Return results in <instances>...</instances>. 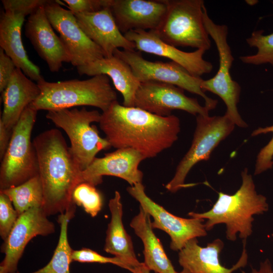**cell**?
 I'll list each match as a JSON object with an SVG mask.
<instances>
[{"label":"cell","instance_id":"cell-1","mask_svg":"<svg viewBox=\"0 0 273 273\" xmlns=\"http://www.w3.org/2000/svg\"><path fill=\"white\" fill-rule=\"evenodd\" d=\"M99 123L111 147L133 149L146 159L171 147L180 130L179 119L174 115L161 117L117 101L101 113Z\"/></svg>","mask_w":273,"mask_h":273},{"label":"cell","instance_id":"cell-2","mask_svg":"<svg viewBox=\"0 0 273 273\" xmlns=\"http://www.w3.org/2000/svg\"><path fill=\"white\" fill-rule=\"evenodd\" d=\"M32 142L43 190L41 208L48 216L75 209L72 195L81 183L82 170L62 133L52 128L42 132Z\"/></svg>","mask_w":273,"mask_h":273},{"label":"cell","instance_id":"cell-3","mask_svg":"<svg viewBox=\"0 0 273 273\" xmlns=\"http://www.w3.org/2000/svg\"><path fill=\"white\" fill-rule=\"evenodd\" d=\"M242 184L233 195L219 192L217 200L212 207L203 213L190 212L188 216L207 219L204 223L207 231L216 224L225 225V236L231 241L240 238L246 240L252 234L253 216L263 214L268 210V204L264 196L257 193L251 174L247 168L241 172Z\"/></svg>","mask_w":273,"mask_h":273},{"label":"cell","instance_id":"cell-4","mask_svg":"<svg viewBox=\"0 0 273 273\" xmlns=\"http://www.w3.org/2000/svg\"><path fill=\"white\" fill-rule=\"evenodd\" d=\"M36 83L40 93L31 104L37 111L89 106L99 108L103 112L117 101L109 77L104 74L85 80L58 82H49L42 78Z\"/></svg>","mask_w":273,"mask_h":273},{"label":"cell","instance_id":"cell-5","mask_svg":"<svg viewBox=\"0 0 273 273\" xmlns=\"http://www.w3.org/2000/svg\"><path fill=\"white\" fill-rule=\"evenodd\" d=\"M37 111L30 104L13 128L8 148L1 160L0 190L19 186L39 174L37 155L31 141Z\"/></svg>","mask_w":273,"mask_h":273},{"label":"cell","instance_id":"cell-6","mask_svg":"<svg viewBox=\"0 0 273 273\" xmlns=\"http://www.w3.org/2000/svg\"><path fill=\"white\" fill-rule=\"evenodd\" d=\"M101 116L97 110L74 108L48 111L46 117L64 130L70 142V149L82 171L86 169L102 150L111 146L102 138L93 122H99Z\"/></svg>","mask_w":273,"mask_h":273},{"label":"cell","instance_id":"cell-7","mask_svg":"<svg viewBox=\"0 0 273 273\" xmlns=\"http://www.w3.org/2000/svg\"><path fill=\"white\" fill-rule=\"evenodd\" d=\"M165 16L154 30L166 43L176 47H191L205 51L211 47L203 19V0H164Z\"/></svg>","mask_w":273,"mask_h":273},{"label":"cell","instance_id":"cell-8","mask_svg":"<svg viewBox=\"0 0 273 273\" xmlns=\"http://www.w3.org/2000/svg\"><path fill=\"white\" fill-rule=\"evenodd\" d=\"M205 29L216 44L219 55V68L215 75L207 80H203L201 87L204 92H211L218 96L226 107L225 115L234 124L246 128L247 123L241 118L237 104L239 101L241 87L233 79L230 74L234 58L228 42V27L215 24L209 17L204 6L203 14Z\"/></svg>","mask_w":273,"mask_h":273},{"label":"cell","instance_id":"cell-9","mask_svg":"<svg viewBox=\"0 0 273 273\" xmlns=\"http://www.w3.org/2000/svg\"><path fill=\"white\" fill-rule=\"evenodd\" d=\"M235 126L225 115L196 116V127L192 145L165 188L174 193L185 188L186 178L192 167L200 161L208 160L212 152L232 133Z\"/></svg>","mask_w":273,"mask_h":273},{"label":"cell","instance_id":"cell-10","mask_svg":"<svg viewBox=\"0 0 273 273\" xmlns=\"http://www.w3.org/2000/svg\"><path fill=\"white\" fill-rule=\"evenodd\" d=\"M113 55L124 61L131 67L140 82L158 81L171 84L202 97L205 107L214 109L217 101L206 96L201 87L203 79L191 74L179 64L171 61L152 62L144 59L139 51L116 49Z\"/></svg>","mask_w":273,"mask_h":273},{"label":"cell","instance_id":"cell-11","mask_svg":"<svg viewBox=\"0 0 273 273\" xmlns=\"http://www.w3.org/2000/svg\"><path fill=\"white\" fill-rule=\"evenodd\" d=\"M126 190L139 202L140 206L153 217V229H159L169 236L170 248L172 250L179 251L189 240L207 236L204 219L185 218L170 213L147 195L142 183L129 186Z\"/></svg>","mask_w":273,"mask_h":273},{"label":"cell","instance_id":"cell-12","mask_svg":"<svg viewBox=\"0 0 273 273\" xmlns=\"http://www.w3.org/2000/svg\"><path fill=\"white\" fill-rule=\"evenodd\" d=\"M60 3L59 1H48L44 10L70 55V63L77 68L105 57L101 48L82 31L74 14Z\"/></svg>","mask_w":273,"mask_h":273},{"label":"cell","instance_id":"cell-13","mask_svg":"<svg viewBox=\"0 0 273 273\" xmlns=\"http://www.w3.org/2000/svg\"><path fill=\"white\" fill-rule=\"evenodd\" d=\"M134 107L161 117L171 115L173 110H183L195 116L209 115V111L196 99L186 96L183 89L153 81L141 82L135 95Z\"/></svg>","mask_w":273,"mask_h":273},{"label":"cell","instance_id":"cell-14","mask_svg":"<svg viewBox=\"0 0 273 273\" xmlns=\"http://www.w3.org/2000/svg\"><path fill=\"white\" fill-rule=\"evenodd\" d=\"M55 232V226L41 207L31 208L20 215L1 251L5 257L0 265V273L16 272L20 259L28 242L37 236H46Z\"/></svg>","mask_w":273,"mask_h":273},{"label":"cell","instance_id":"cell-15","mask_svg":"<svg viewBox=\"0 0 273 273\" xmlns=\"http://www.w3.org/2000/svg\"><path fill=\"white\" fill-rule=\"evenodd\" d=\"M146 159L140 152L131 148H121L96 157L90 165L81 171L80 182L95 186L103 182V176H113L126 181L130 186L142 183L143 173L139 169Z\"/></svg>","mask_w":273,"mask_h":273},{"label":"cell","instance_id":"cell-16","mask_svg":"<svg viewBox=\"0 0 273 273\" xmlns=\"http://www.w3.org/2000/svg\"><path fill=\"white\" fill-rule=\"evenodd\" d=\"M124 36L133 42L135 50L169 59L188 71L192 75L200 77L210 73L212 64L203 58L206 52L198 49L192 52H186L162 40L154 30H134L125 33Z\"/></svg>","mask_w":273,"mask_h":273},{"label":"cell","instance_id":"cell-17","mask_svg":"<svg viewBox=\"0 0 273 273\" xmlns=\"http://www.w3.org/2000/svg\"><path fill=\"white\" fill-rule=\"evenodd\" d=\"M25 35L51 72H58L63 63H71L67 50L48 18L44 6L29 16L25 25Z\"/></svg>","mask_w":273,"mask_h":273},{"label":"cell","instance_id":"cell-18","mask_svg":"<svg viewBox=\"0 0 273 273\" xmlns=\"http://www.w3.org/2000/svg\"><path fill=\"white\" fill-rule=\"evenodd\" d=\"M109 7L120 32L156 30L167 11L164 0H110Z\"/></svg>","mask_w":273,"mask_h":273},{"label":"cell","instance_id":"cell-19","mask_svg":"<svg viewBox=\"0 0 273 273\" xmlns=\"http://www.w3.org/2000/svg\"><path fill=\"white\" fill-rule=\"evenodd\" d=\"M224 247L220 239L208 243L205 247L200 246L197 238L189 240L178 252V263L190 273H233L244 267L248 262L246 240H243V250L237 263L231 268L223 266L219 255Z\"/></svg>","mask_w":273,"mask_h":273},{"label":"cell","instance_id":"cell-20","mask_svg":"<svg viewBox=\"0 0 273 273\" xmlns=\"http://www.w3.org/2000/svg\"><path fill=\"white\" fill-rule=\"evenodd\" d=\"M74 14L82 31L101 48L105 58L113 56L114 51L119 48L135 50L134 43L119 30L109 6L95 12Z\"/></svg>","mask_w":273,"mask_h":273},{"label":"cell","instance_id":"cell-21","mask_svg":"<svg viewBox=\"0 0 273 273\" xmlns=\"http://www.w3.org/2000/svg\"><path fill=\"white\" fill-rule=\"evenodd\" d=\"M27 15L16 11L5 10L0 18V47L29 78L36 82L41 79L38 66L30 61L21 37L22 25Z\"/></svg>","mask_w":273,"mask_h":273},{"label":"cell","instance_id":"cell-22","mask_svg":"<svg viewBox=\"0 0 273 273\" xmlns=\"http://www.w3.org/2000/svg\"><path fill=\"white\" fill-rule=\"evenodd\" d=\"M40 93L37 83L16 68L2 93L3 110L0 120L8 129L13 130L24 110L37 98Z\"/></svg>","mask_w":273,"mask_h":273},{"label":"cell","instance_id":"cell-23","mask_svg":"<svg viewBox=\"0 0 273 273\" xmlns=\"http://www.w3.org/2000/svg\"><path fill=\"white\" fill-rule=\"evenodd\" d=\"M80 75L94 76L104 74L110 78L115 88L123 97V105L134 107V98L141 82L130 66L115 56L103 58L88 64L77 67Z\"/></svg>","mask_w":273,"mask_h":273},{"label":"cell","instance_id":"cell-24","mask_svg":"<svg viewBox=\"0 0 273 273\" xmlns=\"http://www.w3.org/2000/svg\"><path fill=\"white\" fill-rule=\"evenodd\" d=\"M109 208L111 219L106 231L104 251L125 262L135 271L142 262L138 260L131 238L123 224L122 204L119 192L115 191L114 196L109 200Z\"/></svg>","mask_w":273,"mask_h":273},{"label":"cell","instance_id":"cell-25","mask_svg":"<svg viewBox=\"0 0 273 273\" xmlns=\"http://www.w3.org/2000/svg\"><path fill=\"white\" fill-rule=\"evenodd\" d=\"M151 216L140 206L130 226L144 245V264L155 273H177L167 257L160 240L153 232Z\"/></svg>","mask_w":273,"mask_h":273},{"label":"cell","instance_id":"cell-26","mask_svg":"<svg viewBox=\"0 0 273 273\" xmlns=\"http://www.w3.org/2000/svg\"><path fill=\"white\" fill-rule=\"evenodd\" d=\"M75 212V210H70L58 216L60 233L52 259L45 266L31 273H70L69 267L72 262L71 254L73 249L68 242L67 229L69 221L74 216Z\"/></svg>","mask_w":273,"mask_h":273},{"label":"cell","instance_id":"cell-27","mask_svg":"<svg viewBox=\"0 0 273 273\" xmlns=\"http://www.w3.org/2000/svg\"><path fill=\"white\" fill-rule=\"evenodd\" d=\"M7 196L19 215L34 207H42L43 195L39 175L17 186L0 190Z\"/></svg>","mask_w":273,"mask_h":273},{"label":"cell","instance_id":"cell-28","mask_svg":"<svg viewBox=\"0 0 273 273\" xmlns=\"http://www.w3.org/2000/svg\"><path fill=\"white\" fill-rule=\"evenodd\" d=\"M263 30L253 31L246 42L250 47H255L257 52L255 55L241 56L240 59L244 63L259 65L269 63L273 66V33L264 35Z\"/></svg>","mask_w":273,"mask_h":273},{"label":"cell","instance_id":"cell-29","mask_svg":"<svg viewBox=\"0 0 273 273\" xmlns=\"http://www.w3.org/2000/svg\"><path fill=\"white\" fill-rule=\"evenodd\" d=\"M72 200L93 217L101 211L103 203L102 194L96 186L85 182L79 184L75 188Z\"/></svg>","mask_w":273,"mask_h":273},{"label":"cell","instance_id":"cell-30","mask_svg":"<svg viewBox=\"0 0 273 273\" xmlns=\"http://www.w3.org/2000/svg\"><path fill=\"white\" fill-rule=\"evenodd\" d=\"M71 259L72 261L81 263H111L127 269L132 273L134 272V269L132 267L121 259L115 256L109 257L103 256L88 248L73 250Z\"/></svg>","mask_w":273,"mask_h":273},{"label":"cell","instance_id":"cell-31","mask_svg":"<svg viewBox=\"0 0 273 273\" xmlns=\"http://www.w3.org/2000/svg\"><path fill=\"white\" fill-rule=\"evenodd\" d=\"M19 216L9 197L0 192V236L4 242L7 239Z\"/></svg>","mask_w":273,"mask_h":273},{"label":"cell","instance_id":"cell-32","mask_svg":"<svg viewBox=\"0 0 273 273\" xmlns=\"http://www.w3.org/2000/svg\"><path fill=\"white\" fill-rule=\"evenodd\" d=\"M273 133V125L265 127H259L254 130L251 136L260 134ZM273 166V136L270 141L258 153L255 165L254 175L260 174L271 169Z\"/></svg>","mask_w":273,"mask_h":273},{"label":"cell","instance_id":"cell-33","mask_svg":"<svg viewBox=\"0 0 273 273\" xmlns=\"http://www.w3.org/2000/svg\"><path fill=\"white\" fill-rule=\"evenodd\" d=\"M73 14L95 12L109 6L110 0H64Z\"/></svg>","mask_w":273,"mask_h":273},{"label":"cell","instance_id":"cell-34","mask_svg":"<svg viewBox=\"0 0 273 273\" xmlns=\"http://www.w3.org/2000/svg\"><path fill=\"white\" fill-rule=\"evenodd\" d=\"M48 0H2L5 10L16 11L30 15L39 7L44 6Z\"/></svg>","mask_w":273,"mask_h":273},{"label":"cell","instance_id":"cell-35","mask_svg":"<svg viewBox=\"0 0 273 273\" xmlns=\"http://www.w3.org/2000/svg\"><path fill=\"white\" fill-rule=\"evenodd\" d=\"M16 66L13 60L0 49V92L7 85Z\"/></svg>","mask_w":273,"mask_h":273},{"label":"cell","instance_id":"cell-36","mask_svg":"<svg viewBox=\"0 0 273 273\" xmlns=\"http://www.w3.org/2000/svg\"><path fill=\"white\" fill-rule=\"evenodd\" d=\"M13 130L8 129L0 120V159L4 156L11 141Z\"/></svg>","mask_w":273,"mask_h":273},{"label":"cell","instance_id":"cell-37","mask_svg":"<svg viewBox=\"0 0 273 273\" xmlns=\"http://www.w3.org/2000/svg\"><path fill=\"white\" fill-rule=\"evenodd\" d=\"M250 273H273V266L270 260L266 258L260 263L258 269L252 267Z\"/></svg>","mask_w":273,"mask_h":273},{"label":"cell","instance_id":"cell-38","mask_svg":"<svg viewBox=\"0 0 273 273\" xmlns=\"http://www.w3.org/2000/svg\"><path fill=\"white\" fill-rule=\"evenodd\" d=\"M150 271L144 263L142 262V264L135 269L134 273H150Z\"/></svg>","mask_w":273,"mask_h":273},{"label":"cell","instance_id":"cell-39","mask_svg":"<svg viewBox=\"0 0 273 273\" xmlns=\"http://www.w3.org/2000/svg\"><path fill=\"white\" fill-rule=\"evenodd\" d=\"M177 273H190V272L187 269L183 268V269L180 272H178Z\"/></svg>","mask_w":273,"mask_h":273},{"label":"cell","instance_id":"cell-40","mask_svg":"<svg viewBox=\"0 0 273 273\" xmlns=\"http://www.w3.org/2000/svg\"><path fill=\"white\" fill-rule=\"evenodd\" d=\"M271 236L272 238H273V233H272V234H271Z\"/></svg>","mask_w":273,"mask_h":273}]
</instances>
